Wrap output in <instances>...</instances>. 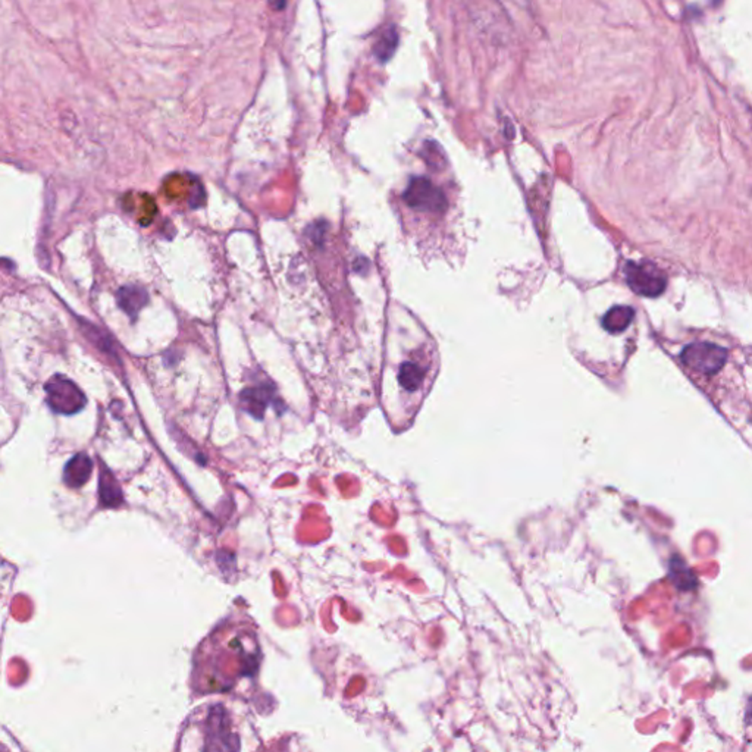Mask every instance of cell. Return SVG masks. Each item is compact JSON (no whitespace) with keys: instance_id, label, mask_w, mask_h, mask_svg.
<instances>
[{"instance_id":"8","label":"cell","mask_w":752,"mask_h":752,"mask_svg":"<svg viewBox=\"0 0 752 752\" xmlns=\"http://www.w3.org/2000/svg\"><path fill=\"white\" fill-rule=\"evenodd\" d=\"M99 493H100V500L103 505L106 507H117L122 501L121 488L117 479L114 478V475H112L105 466H102V470H100Z\"/></svg>"},{"instance_id":"2","label":"cell","mask_w":752,"mask_h":752,"mask_svg":"<svg viewBox=\"0 0 752 752\" xmlns=\"http://www.w3.org/2000/svg\"><path fill=\"white\" fill-rule=\"evenodd\" d=\"M679 359L685 372L698 385L705 382L703 389L710 394L714 378H719L729 368L730 351L716 343L693 341L682 348Z\"/></svg>"},{"instance_id":"7","label":"cell","mask_w":752,"mask_h":752,"mask_svg":"<svg viewBox=\"0 0 752 752\" xmlns=\"http://www.w3.org/2000/svg\"><path fill=\"white\" fill-rule=\"evenodd\" d=\"M118 305L131 317H137L139 312L147 305L148 294L140 286H125L118 291Z\"/></svg>"},{"instance_id":"6","label":"cell","mask_w":752,"mask_h":752,"mask_svg":"<svg viewBox=\"0 0 752 752\" xmlns=\"http://www.w3.org/2000/svg\"><path fill=\"white\" fill-rule=\"evenodd\" d=\"M93 462L87 454H75L65 466L64 481L69 488L83 486L91 476Z\"/></svg>"},{"instance_id":"11","label":"cell","mask_w":752,"mask_h":752,"mask_svg":"<svg viewBox=\"0 0 752 752\" xmlns=\"http://www.w3.org/2000/svg\"><path fill=\"white\" fill-rule=\"evenodd\" d=\"M325 228H327L325 222H324V225H322V222H321V223H313L312 227L309 228V230H310V235H309V237L312 238V241H315L316 244H319V246H321L322 241H324Z\"/></svg>"},{"instance_id":"3","label":"cell","mask_w":752,"mask_h":752,"mask_svg":"<svg viewBox=\"0 0 752 752\" xmlns=\"http://www.w3.org/2000/svg\"><path fill=\"white\" fill-rule=\"evenodd\" d=\"M409 208L419 212L442 213L447 209V197L437 185L425 177H415L409 181L403 194Z\"/></svg>"},{"instance_id":"9","label":"cell","mask_w":752,"mask_h":752,"mask_svg":"<svg viewBox=\"0 0 752 752\" xmlns=\"http://www.w3.org/2000/svg\"><path fill=\"white\" fill-rule=\"evenodd\" d=\"M397 46H399L397 28L394 25H389L381 33L378 40H376L375 47H373V54L381 64H385L392 58L394 52L397 50Z\"/></svg>"},{"instance_id":"10","label":"cell","mask_w":752,"mask_h":752,"mask_svg":"<svg viewBox=\"0 0 752 752\" xmlns=\"http://www.w3.org/2000/svg\"><path fill=\"white\" fill-rule=\"evenodd\" d=\"M633 316H635V310L632 307L616 306L606 313L603 319V327L611 334L623 332L632 324Z\"/></svg>"},{"instance_id":"5","label":"cell","mask_w":752,"mask_h":752,"mask_svg":"<svg viewBox=\"0 0 752 752\" xmlns=\"http://www.w3.org/2000/svg\"><path fill=\"white\" fill-rule=\"evenodd\" d=\"M46 392L50 409L61 415H75L86 404L83 391L62 375L53 376L46 385Z\"/></svg>"},{"instance_id":"1","label":"cell","mask_w":752,"mask_h":752,"mask_svg":"<svg viewBox=\"0 0 752 752\" xmlns=\"http://www.w3.org/2000/svg\"><path fill=\"white\" fill-rule=\"evenodd\" d=\"M381 401L392 428L406 429L434 384L438 372L429 350H416L384 365Z\"/></svg>"},{"instance_id":"4","label":"cell","mask_w":752,"mask_h":752,"mask_svg":"<svg viewBox=\"0 0 752 752\" xmlns=\"http://www.w3.org/2000/svg\"><path fill=\"white\" fill-rule=\"evenodd\" d=\"M623 272L629 288L639 295L654 298L667 287L666 275L650 262H626Z\"/></svg>"}]
</instances>
